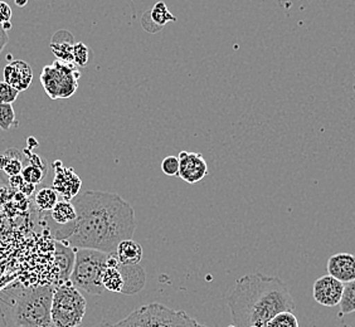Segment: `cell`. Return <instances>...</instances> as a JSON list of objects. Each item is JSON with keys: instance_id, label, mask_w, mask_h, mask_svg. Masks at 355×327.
Instances as JSON below:
<instances>
[{"instance_id": "603a6c76", "label": "cell", "mask_w": 355, "mask_h": 327, "mask_svg": "<svg viewBox=\"0 0 355 327\" xmlns=\"http://www.w3.org/2000/svg\"><path fill=\"white\" fill-rule=\"evenodd\" d=\"M265 327H300L299 320L291 311H284L273 316Z\"/></svg>"}, {"instance_id": "8fae6325", "label": "cell", "mask_w": 355, "mask_h": 327, "mask_svg": "<svg viewBox=\"0 0 355 327\" xmlns=\"http://www.w3.org/2000/svg\"><path fill=\"white\" fill-rule=\"evenodd\" d=\"M4 81L12 85L19 92L27 91L33 81V69L27 62L21 60L10 61L3 69Z\"/></svg>"}, {"instance_id": "2e32d148", "label": "cell", "mask_w": 355, "mask_h": 327, "mask_svg": "<svg viewBox=\"0 0 355 327\" xmlns=\"http://www.w3.org/2000/svg\"><path fill=\"white\" fill-rule=\"evenodd\" d=\"M31 164L27 165L26 168H23L21 175L24 182L31 183V184H40L42 180L47 174V166L44 164V160H42L41 157L35 154H31L29 151H26Z\"/></svg>"}, {"instance_id": "f1b7e54d", "label": "cell", "mask_w": 355, "mask_h": 327, "mask_svg": "<svg viewBox=\"0 0 355 327\" xmlns=\"http://www.w3.org/2000/svg\"><path fill=\"white\" fill-rule=\"evenodd\" d=\"M12 15H13L12 8L9 7V4L6 1L0 0V24L4 26L7 23H10Z\"/></svg>"}, {"instance_id": "cb8c5ba5", "label": "cell", "mask_w": 355, "mask_h": 327, "mask_svg": "<svg viewBox=\"0 0 355 327\" xmlns=\"http://www.w3.org/2000/svg\"><path fill=\"white\" fill-rule=\"evenodd\" d=\"M17 125L15 111L12 103H0V130L9 131Z\"/></svg>"}, {"instance_id": "5bb4252c", "label": "cell", "mask_w": 355, "mask_h": 327, "mask_svg": "<svg viewBox=\"0 0 355 327\" xmlns=\"http://www.w3.org/2000/svg\"><path fill=\"white\" fill-rule=\"evenodd\" d=\"M76 248L58 240L55 243V266L58 268V283L69 281L75 266Z\"/></svg>"}, {"instance_id": "d4e9b609", "label": "cell", "mask_w": 355, "mask_h": 327, "mask_svg": "<svg viewBox=\"0 0 355 327\" xmlns=\"http://www.w3.org/2000/svg\"><path fill=\"white\" fill-rule=\"evenodd\" d=\"M19 91L17 89H14L12 85H9L8 82L0 81V103H12L13 105L18 96H19Z\"/></svg>"}, {"instance_id": "d6986e66", "label": "cell", "mask_w": 355, "mask_h": 327, "mask_svg": "<svg viewBox=\"0 0 355 327\" xmlns=\"http://www.w3.org/2000/svg\"><path fill=\"white\" fill-rule=\"evenodd\" d=\"M58 202V194L53 188H42L35 193V203L38 211L48 213L55 208Z\"/></svg>"}, {"instance_id": "9c48e42d", "label": "cell", "mask_w": 355, "mask_h": 327, "mask_svg": "<svg viewBox=\"0 0 355 327\" xmlns=\"http://www.w3.org/2000/svg\"><path fill=\"white\" fill-rule=\"evenodd\" d=\"M53 169L55 179L52 188L57 191V194L61 195L64 200H72L77 197L83 186L81 177L76 174L72 168H66L60 160L53 163Z\"/></svg>"}, {"instance_id": "d6a6232c", "label": "cell", "mask_w": 355, "mask_h": 327, "mask_svg": "<svg viewBox=\"0 0 355 327\" xmlns=\"http://www.w3.org/2000/svg\"><path fill=\"white\" fill-rule=\"evenodd\" d=\"M8 163V154L7 151H4V152H1L0 154V171L3 173L4 171V168H6V165Z\"/></svg>"}, {"instance_id": "8d00e7d4", "label": "cell", "mask_w": 355, "mask_h": 327, "mask_svg": "<svg viewBox=\"0 0 355 327\" xmlns=\"http://www.w3.org/2000/svg\"><path fill=\"white\" fill-rule=\"evenodd\" d=\"M110 327H116V325L115 324H110Z\"/></svg>"}, {"instance_id": "44dd1931", "label": "cell", "mask_w": 355, "mask_h": 327, "mask_svg": "<svg viewBox=\"0 0 355 327\" xmlns=\"http://www.w3.org/2000/svg\"><path fill=\"white\" fill-rule=\"evenodd\" d=\"M8 163L4 168V173L8 177L19 175L23 170V154L17 149H8Z\"/></svg>"}, {"instance_id": "d590c367", "label": "cell", "mask_w": 355, "mask_h": 327, "mask_svg": "<svg viewBox=\"0 0 355 327\" xmlns=\"http://www.w3.org/2000/svg\"><path fill=\"white\" fill-rule=\"evenodd\" d=\"M1 195H3V188L0 186V202H1Z\"/></svg>"}, {"instance_id": "3957f363", "label": "cell", "mask_w": 355, "mask_h": 327, "mask_svg": "<svg viewBox=\"0 0 355 327\" xmlns=\"http://www.w3.org/2000/svg\"><path fill=\"white\" fill-rule=\"evenodd\" d=\"M55 287H35L23 291L14 300L9 324L13 327H38L52 325L51 306Z\"/></svg>"}, {"instance_id": "7c38bea8", "label": "cell", "mask_w": 355, "mask_h": 327, "mask_svg": "<svg viewBox=\"0 0 355 327\" xmlns=\"http://www.w3.org/2000/svg\"><path fill=\"white\" fill-rule=\"evenodd\" d=\"M328 272L343 283L355 281V256L352 253H336L328 260Z\"/></svg>"}, {"instance_id": "52a82bcc", "label": "cell", "mask_w": 355, "mask_h": 327, "mask_svg": "<svg viewBox=\"0 0 355 327\" xmlns=\"http://www.w3.org/2000/svg\"><path fill=\"white\" fill-rule=\"evenodd\" d=\"M175 317V310L154 302L139 307L115 325L116 327H173Z\"/></svg>"}, {"instance_id": "9a60e30c", "label": "cell", "mask_w": 355, "mask_h": 327, "mask_svg": "<svg viewBox=\"0 0 355 327\" xmlns=\"http://www.w3.org/2000/svg\"><path fill=\"white\" fill-rule=\"evenodd\" d=\"M112 254L116 256L121 265H139L143 258V248L134 239H125Z\"/></svg>"}, {"instance_id": "e0dca14e", "label": "cell", "mask_w": 355, "mask_h": 327, "mask_svg": "<svg viewBox=\"0 0 355 327\" xmlns=\"http://www.w3.org/2000/svg\"><path fill=\"white\" fill-rule=\"evenodd\" d=\"M73 39V38H72ZM72 39H62L60 32L55 33L52 38V43H51V49L53 52V55H55L57 60H60L62 62H69V63H75L73 62V43Z\"/></svg>"}, {"instance_id": "ffe728a7", "label": "cell", "mask_w": 355, "mask_h": 327, "mask_svg": "<svg viewBox=\"0 0 355 327\" xmlns=\"http://www.w3.org/2000/svg\"><path fill=\"white\" fill-rule=\"evenodd\" d=\"M339 306L342 314L349 315L355 312V281L344 283V291Z\"/></svg>"}, {"instance_id": "7402d4cb", "label": "cell", "mask_w": 355, "mask_h": 327, "mask_svg": "<svg viewBox=\"0 0 355 327\" xmlns=\"http://www.w3.org/2000/svg\"><path fill=\"white\" fill-rule=\"evenodd\" d=\"M151 21L157 24V28L164 27L168 21H175L177 18L169 12L164 1H159L154 6L150 13Z\"/></svg>"}, {"instance_id": "5b68a950", "label": "cell", "mask_w": 355, "mask_h": 327, "mask_svg": "<svg viewBox=\"0 0 355 327\" xmlns=\"http://www.w3.org/2000/svg\"><path fill=\"white\" fill-rule=\"evenodd\" d=\"M87 310V301L71 281L58 283L55 287L51 321L53 327H78L83 324Z\"/></svg>"}, {"instance_id": "ba28073f", "label": "cell", "mask_w": 355, "mask_h": 327, "mask_svg": "<svg viewBox=\"0 0 355 327\" xmlns=\"http://www.w3.org/2000/svg\"><path fill=\"white\" fill-rule=\"evenodd\" d=\"M179 157V175L188 184L199 183L208 175V164L199 152L180 151Z\"/></svg>"}, {"instance_id": "4fadbf2b", "label": "cell", "mask_w": 355, "mask_h": 327, "mask_svg": "<svg viewBox=\"0 0 355 327\" xmlns=\"http://www.w3.org/2000/svg\"><path fill=\"white\" fill-rule=\"evenodd\" d=\"M120 271L123 274V294L132 296L143 290L146 282V273L140 265H121Z\"/></svg>"}, {"instance_id": "30bf717a", "label": "cell", "mask_w": 355, "mask_h": 327, "mask_svg": "<svg viewBox=\"0 0 355 327\" xmlns=\"http://www.w3.org/2000/svg\"><path fill=\"white\" fill-rule=\"evenodd\" d=\"M343 291L344 283L330 274L318 279L313 286L315 301L325 307L338 306L342 300Z\"/></svg>"}, {"instance_id": "6da1fadb", "label": "cell", "mask_w": 355, "mask_h": 327, "mask_svg": "<svg viewBox=\"0 0 355 327\" xmlns=\"http://www.w3.org/2000/svg\"><path fill=\"white\" fill-rule=\"evenodd\" d=\"M77 211L75 231L63 240L72 248H89L112 254L137 229L135 211L116 193L87 191L72 199Z\"/></svg>"}, {"instance_id": "4dcf8cb0", "label": "cell", "mask_w": 355, "mask_h": 327, "mask_svg": "<svg viewBox=\"0 0 355 327\" xmlns=\"http://www.w3.org/2000/svg\"><path fill=\"white\" fill-rule=\"evenodd\" d=\"M8 41H9V37H8L7 29L0 24V55L4 47L7 46Z\"/></svg>"}, {"instance_id": "e575fe53", "label": "cell", "mask_w": 355, "mask_h": 327, "mask_svg": "<svg viewBox=\"0 0 355 327\" xmlns=\"http://www.w3.org/2000/svg\"><path fill=\"white\" fill-rule=\"evenodd\" d=\"M78 327H83V326H78ZM94 327H110L109 322H105V321H103V322H100L98 325H96V326Z\"/></svg>"}, {"instance_id": "484cf974", "label": "cell", "mask_w": 355, "mask_h": 327, "mask_svg": "<svg viewBox=\"0 0 355 327\" xmlns=\"http://www.w3.org/2000/svg\"><path fill=\"white\" fill-rule=\"evenodd\" d=\"M73 62L76 66L83 67L89 63V48L83 42H78L73 46Z\"/></svg>"}, {"instance_id": "1f68e13d", "label": "cell", "mask_w": 355, "mask_h": 327, "mask_svg": "<svg viewBox=\"0 0 355 327\" xmlns=\"http://www.w3.org/2000/svg\"><path fill=\"white\" fill-rule=\"evenodd\" d=\"M23 183H24V179L21 177V174L19 175H14V177H9V185L15 191H18Z\"/></svg>"}, {"instance_id": "7a4b0ae2", "label": "cell", "mask_w": 355, "mask_h": 327, "mask_svg": "<svg viewBox=\"0 0 355 327\" xmlns=\"http://www.w3.org/2000/svg\"><path fill=\"white\" fill-rule=\"evenodd\" d=\"M233 325L236 327H265L284 311H295V302L286 283L279 277L260 272L246 274L236 281L227 297Z\"/></svg>"}, {"instance_id": "ac0fdd59", "label": "cell", "mask_w": 355, "mask_h": 327, "mask_svg": "<svg viewBox=\"0 0 355 327\" xmlns=\"http://www.w3.org/2000/svg\"><path fill=\"white\" fill-rule=\"evenodd\" d=\"M103 286L105 291L112 293H121L123 290V279L120 271V262L116 266L106 267L103 274Z\"/></svg>"}, {"instance_id": "f546056e", "label": "cell", "mask_w": 355, "mask_h": 327, "mask_svg": "<svg viewBox=\"0 0 355 327\" xmlns=\"http://www.w3.org/2000/svg\"><path fill=\"white\" fill-rule=\"evenodd\" d=\"M35 191V185L31 184V183H27V182H24L23 184L21 185V188L18 189L19 193H21L24 197H31Z\"/></svg>"}, {"instance_id": "f35d334b", "label": "cell", "mask_w": 355, "mask_h": 327, "mask_svg": "<svg viewBox=\"0 0 355 327\" xmlns=\"http://www.w3.org/2000/svg\"><path fill=\"white\" fill-rule=\"evenodd\" d=\"M228 327H236V326H234V325H230V326H228Z\"/></svg>"}, {"instance_id": "277c9868", "label": "cell", "mask_w": 355, "mask_h": 327, "mask_svg": "<svg viewBox=\"0 0 355 327\" xmlns=\"http://www.w3.org/2000/svg\"><path fill=\"white\" fill-rule=\"evenodd\" d=\"M107 253L97 249H76L75 266L69 277L72 285L94 296L103 294V274L107 267Z\"/></svg>"}, {"instance_id": "836d02e7", "label": "cell", "mask_w": 355, "mask_h": 327, "mask_svg": "<svg viewBox=\"0 0 355 327\" xmlns=\"http://www.w3.org/2000/svg\"><path fill=\"white\" fill-rule=\"evenodd\" d=\"M14 3L18 6V7H26L28 4V0H14Z\"/></svg>"}, {"instance_id": "83f0119b", "label": "cell", "mask_w": 355, "mask_h": 327, "mask_svg": "<svg viewBox=\"0 0 355 327\" xmlns=\"http://www.w3.org/2000/svg\"><path fill=\"white\" fill-rule=\"evenodd\" d=\"M173 327H207L202 324H199L198 321L191 319V316L185 314L184 311H177V317Z\"/></svg>"}, {"instance_id": "74e56055", "label": "cell", "mask_w": 355, "mask_h": 327, "mask_svg": "<svg viewBox=\"0 0 355 327\" xmlns=\"http://www.w3.org/2000/svg\"><path fill=\"white\" fill-rule=\"evenodd\" d=\"M38 327H53V325H49V326H38Z\"/></svg>"}, {"instance_id": "4316f807", "label": "cell", "mask_w": 355, "mask_h": 327, "mask_svg": "<svg viewBox=\"0 0 355 327\" xmlns=\"http://www.w3.org/2000/svg\"><path fill=\"white\" fill-rule=\"evenodd\" d=\"M162 170L168 177H178L179 175V157H166L162 161Z\"/></svg>"}, {"instance_id": "8992f818", "label": "cell", "mask_w": 355, "mask_h": 327, "mask_svg": "<svg viewBox=\"0 0 355 327\" xmlns=\"http://www.w3.org/2000/svg\"><path fill=\"white\" fill-rule=\"evenodd\" d=\"M81 77L75 63L60 60L46 66L41 73V83L52 100H67L75 95Z\"/></svg>"}]
</instances>
